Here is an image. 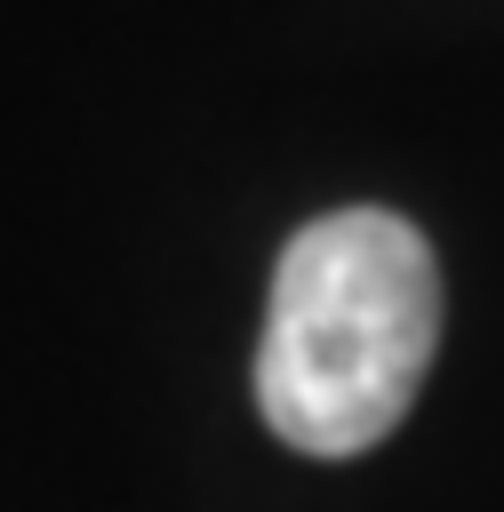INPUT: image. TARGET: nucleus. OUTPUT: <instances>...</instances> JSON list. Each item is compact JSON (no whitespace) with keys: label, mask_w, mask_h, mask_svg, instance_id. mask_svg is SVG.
<instances>
[{"label":"nucleus","mask_w":504,"mask_h":512,"mask_svg":"<svg viewBox=\"0 0 504 512\" xmlns=\"http://www.w3.org/2000/svg\"><path fill=\"white\" fill-rule=\"evenodd\" d=\"M440 344L432 240L392 208L312 216L280 264L256 344V408L304 456L376 448Z\"/></svg>","instance_id":"f257e3e1"}]
</instances>
